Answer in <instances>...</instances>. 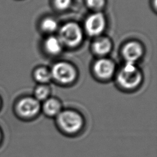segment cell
<instances>
[{
  "instance_id": "obj_9",
  "label": "cell",
  "mask_w": 157,
  "mask_h": 157,
  "mask_svg": "<svg viewBox=\"0 0 157 157\" xmlns=\"http://www.w3.org/2000/svg\"><path fill=\"white\" fill-rule=\"evenodd\" d=\"M41 110L47 117L55 118L61 112L62 105L57 99L48 98L44 101L43 105H41Z\"/></svg>"
},
{
  "instance_id": "obj_2",
  "label": "cell",
  "mask_w": 157,
  "mask_h": 157,
  "mask_svg": "<svg viewBox=\"0 0 157 157\" xmlns=\"http://www.w3.org/2000/svg\"><path fill=\"white\" fill-rule=\"evenodd\" d=\"M117 80L123 88L133 89L142 81V74L134 63L126 62L118 74Z\"/></svg>"
},
{
  "instance_id": "obj_1",
  "label": "cell",
  "mask_w": 157,
  "mask_h": 157,
  "mask_svg": "<svg viewBox=\"0 0 157 157\" xmlns=\"http://www.w3.org/2000/svg\"><path fill=\"white\" fill-rule=\"evenodd\" d=\"M55 120L58 130L65 136L70 137L78 135L85 125L83 116L72 109L62 110Z\"/></svg>"
},
{
  "instance_id": "obj_16",
  "label": "cell",
  "mask_w": 157,
  "mask_h": 157,
  "mask_svg": "<svg viewBox=\"0 0 157 157\" xmlns=\"http://www.w3.org/2000/svg\"><path fill=\"white\" fill-rule=\"evenodd\" d=\"M55 7L59 10H65L67 9L71 2L72 0H55Z\"/></svg>"
},
{
  "instance_id": "obj_17",
  "label": "cell",
  "mask_w": 157,
  "mask_h": 157,
  "mask_svg": "<svg viewBox=\"0 0 157 157\" xmlns=\"http://www.w3.org/2000/svg\"><path fill=\"white\" fill-rule=\"evenodd\" d=\"M1 139H2V133H1V131L0 130V142L1 141Z\"/></svg>"
},
{
  "instance_id": "obj_6",
  "label": "cell",
  "mask_w": 157,
  "mask_h": 157,
  "mask_svg": "<svg viewBox=\"0 0 157 157\" xmlns=\"http://www.w3.org/2000/svg\"><path fill=\"white\" fill-rule=\"evenodd\" d=\"M105 25V18L102 13L97 12L90 15L86 20L85 27L87 33L92 36L100 34Z\"/></svg>"
},
{
  "instance_id": "obj_11",
  "label": "cell",
  "mask_w": 157,
  "mask_h": 157,
  "mask_svg": "<svg viewBox=\"0 0 157 157\" xmlns=\"http://www.w3.org/2000/svg\"><path fill=\"white\" fill-rule=\"evenodd\" d=\"M62 45L59 38L50 36L45 40L44 47L45 50L48 53L51 55H57L61 51Z\"/></svg>"
},
{
  "instance_id": "obj_5",
  "label": "cell",
  "mask_w": 157,
  "mask_h": 157,
  "mask_svg": "<svg viewBox=\"0 0 157 157\" xmlns=\"http://www.w3.org/2000/svg\"><path fill=\"white\" fill-rule=\"evenodd\" d=\"M52 77L59 83L66 84L74 81L76 76L74 68L69 64L64 62L56 63L51 71Z\"/></svg>"
},
{
  "instance_id": "obj_12",
  "label": "cell",
  "mask_w": 157,
  "mask_h": 157,
  "mask_svg": "<svg viewBox=\"0 0 157 157\" xmlns=\"http://www.w3.org/2000/svg\"><path fill=\"white\" fill-rule=\"evenodd\" d=\"M35 79L40 83L48 82L52 78L51 72L45 67L37 69L34 72Z\"/></svg>"
},
{
  "instance_id": "obj_14",
  "label": "cell",
  "mask_w": 157,
  "mask_h": 157,
  "mask_svg": "<svg viewBox=\"0 0 157 157\" xmlns=\"http://www.w3.org/2000/svg\"><path fill=\"white\" fill-rule=\"evenodd\" d=\"M41 27L45 32L53 33L58 28V23L53 18H47L42 21Z\"/></svg>"
},
{
  "instance_id": "obj_13",
  "label": "cell",
  "mask_w": 157,
  "mask_h": 157,
  "mask_svg": "<svg viewBox=\"0 0 157 157\" xmlns=\"http://www.w3.org/2000/svg\"><path fill=\"white\" fill-rule=\"evenodd\" d=\"M50 94L49 88L44 85L37 86L34 91V98L38 101H44L48 98Z\"/></svg>"
},
{
  "instance_id": "obj_18",
  "label": "cell",
  "mask_w": 157,
  "mask_h": 157,
  "mask_svg": "<svg viewBox=\"0 0 157 157\" xmlns=\"http://www.w3.org/2000/svg\"><path fill=\"white\" fill-rule=\"evenodd\" d=\"M1 99H0V106H1Z\"/></svg>"
},
{
  "instance_id": "obj_4",
  "label": "cell",
  "mask_w": 157,
  "mask_h": 157,
  "mask_svg": "<svg viewBox=\"0 0 157 157\" xmlns=\"http://www.w3.org/2000/svg\"><path fill=\"white\" fill-rule=\"evenodd\" d=\"M82 38V29L75 23H66L60 29L59 39L62 44L69 47H74L81 42Z\"/></svg>"
},
{
  "instance_id": "obj_10",
  "label": "cell",
  "mask_w": 157,
  "mask_h": 157,
  "mask_svg": "<svg viewBox=\"0 0 157 157\" xmlns=\"http://www.w3.org/2000/svg\"><path fill=\"white\" fill-rule=\"evenodd\" d=\"M112 48V44L109 39L101 37L96 40L93 44V50L98 55H104L108 53Z\"/></svg>"
},
{
  "instance_id": "obj_8",
  "label": "cell",
  "mask_w": 157,
  "mask_h": 157,
  "mask_svg": "<svg viewBox=\"0 0 157 157\" xmlns=\"http://www.w3.org/2000/svg\"><path fill=\"white\" fill-rule=\"evenodd\" d=\"M122 53L126 62L135 63L142 55L143 49L140 44L137 42H129L123 48Z\"/></svg>"
},
{
  "instance_id": "obj_15",
  "label": "cell",
  "mask_w": 157,
  "mask_h": 157,
  "mask_svg": "<svg viewBox=\"0 0 157 157\" xmlns=\"http://www.w3.org/2000/svg\"><path fill=\"white\" fill-rule=\"evenodd\" d=\"M87 5L91 9H99L102 8L105 3V0H86Z\"/></svg>"
},
{
  "instance_id": "obj_7",
  "label": "cell",
  "mask_w": 157,
  "mask_h": 157,
  "mask_svg": "<svg viewBox=\"0 0 157 157\" xmlns=\"http://www.w3.org/2000/svg\"><path fill=\"white\" fill-rule=\"evenodd\" d=\"M114 71L115 64L109 59H100L94 64V71L96 75L101 78L107 79L111 77Z\"/></svg>"
},
{
  "instance_id": "obj_3",
  "label": "cell",
  "mask_w": 157,
  "mask_h": 157,
  "mask_svg": "<svg viewBox=\"0 0 157 157\" xmlns=\"http://www.w3.org/2000/svg\"><path fill=\"white\" fill-rule=\"evenodd\" d=\"M41 110L40 102L33 97H25L19 100L16 111L21 118L31 120L36 118Z\"/></svg>"
}]
</instances>
